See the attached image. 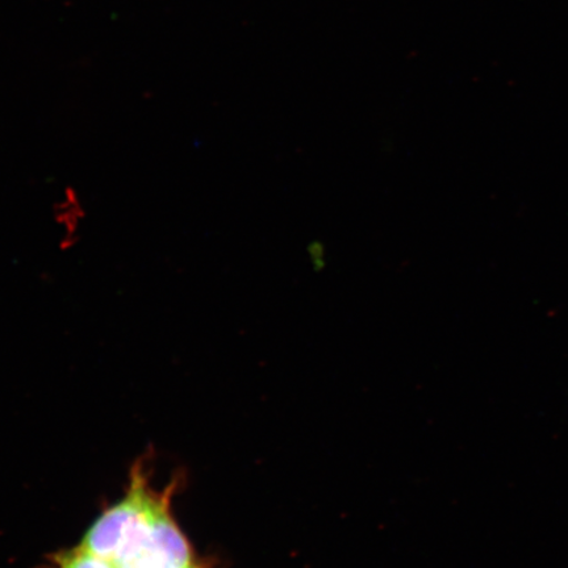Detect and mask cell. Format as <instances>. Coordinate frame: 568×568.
I'll use <instances>...</instances> for the list:
<instances>
[{
	"mask_svg": "<svg viewBox=\"0 0 568 568\" xmlns=\"http://www.w3.org/2000/svg\"><path fill=\"white\" fill-rule=\"evenodd\" d=\"M190 568H196V567H194V566H191Z\"/></svg>",
	"mask_w": 568,
	"mask_h": 568,
	"instance_id": "5b68a950",
	"label": "cell"
},
{
	"mask_svg": "<svg viewBox=\"0 0 568 568\" xmlns=\"http://www.w3.org/2000/svg\"><path fill=\"white\" fill-rule=\"evenodd\" d=\"M52 568H116L110 560L82 548L62 551L54 557Z\"/></svg>",
	"mask_w": 568,
	"mask_h": 568,
	"instance_id": "277c9868",
	"label": "cell"
},
{
	"mask_svg": "<svg viewBox=\"0 0 568 568\" xmlns=\"http://www.w3.org/2000/svg\"><path fill=\"white\" fill-rule=\"evenodd\" d=\"M84 217H87V211L77 190L73 187L63 190L61 197L57 199L53 205V219L60 230L62 251H68L78 243Z\"/></svg>",
	"mask_w": 568,
	"mask_h": 568,
	"instance_id": "3957f363",
	"label": "cell"
},
{
	"mask_svg": "<svg viewBox=\"0 0 568 568\" xmlns=\"http://www.w3.org/2000/svg\"><path fill=\"white\" fill-rule=\"evenodd\" d=\"M166 496L168 494L152 493L138 470L133 474L128 495L98 518L84 535L82 548L112 562L126 539L154 513Z\"/></svg>",
	"mask_w": 568,
	"mask_h": 568,
	"instance_id": "7a4b0ae2",
	"label": "cell"
},
{
	"mask_svg": "<svg viewBox=\"0 0 568 568\" xmlns=\"http://www.w3.org/2000/svg\"><path fill=\"white\" fill-rule=\"evenodd\" d=\"M116 568H190L193 552L169 513V495L126 539L112 560Z\"/></svg>",
	"mask_w": 568,
	"mask_h": 568,
	"instance_id": "6da1fadb",
	"label": "cell"
}]
</instances>
